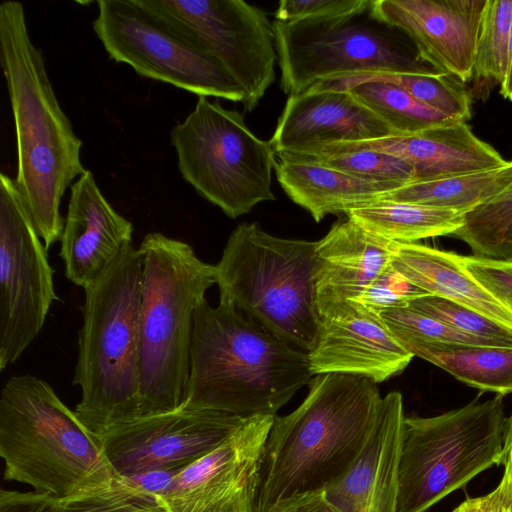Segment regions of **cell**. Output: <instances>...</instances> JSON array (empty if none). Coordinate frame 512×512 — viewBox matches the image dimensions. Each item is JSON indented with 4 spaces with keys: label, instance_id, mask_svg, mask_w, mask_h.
<instances>
[{
    "label": "cell",
    "instance_id": "cell-42",
    "mask_svg": "<svg viewBox=\"0 0 512 512\" xmlns=\"http://www.w3.org/2000/svg\"><path fill=\"white\" fill-rule=\"evenodd\" d=\"M500 498L501 487L498 484L493 491L484 496L466 499L453 512H499Z\"/></svg>",
    "mask_w": 512,
    "mask_h": 512
},
{
    "label": "cell",
    "instance_id": "cell-14",
    "mask_svg": "<svg viewBox=\"0 0 512 512\" xmlns=\"http://www.w3.org/2000/svg\"><path fill=\"white\" fill-rule=\"evenodd\" d=\"M247 419L210 409H179L141 417L100 436L114 471L134 476L186 466L216 449Z\"/></svg>",
    "mask_w": 512,
    "mask_h": 512
},
{
    "label": "cell",
    "instance_id": "cell-18",
    "mask_svg": "<svg viewBox=\"0 0 512 512\" xmlns=\"http://www.w3.org/2000/svg\"><path fill=\"white\" fill-rule=\"evenodd\" d=\"M400 136L347 91L309 88L290 95L270 140L275 153L312 156L335 143Z\"/></svg>",
    "mask_w": 512,
    "mask_h": 512
},
{
    "label": "cell",
    "instance_id": "cell-21",
    "mask_svg": "<svg viewBox=\"0 0 512 512\" xmlns=\"http://www.w3.org/2000/svg\"><path fill=\"white\" fill-rule=\"evenodd\" d=\"M373 150L408 162L415 182L499 168L508 164L496 149L479 139L464 121H455L413 135L328 145L313 156Z\"/></svg>",
    "mask_w": 512,
    "mask_h": 512
},
{
    "label": "cell",
    "instance_id": "cell-25",
    "mask_svg": "<svg viewBox=\"0 0 512 512\" xmlns=\"http://www.w3.org/2000/svg\"><path fill=\"white\" fill-rule=\"evenodd\" d=\"M346 215L368 232L401 243L452 235L464 223V214L455 210L393 200H378Z\"/></svg>",
    "mask_w": 512,
    "mask_h": 512
},
{
    "label": "cell",
    "instance_id": "cell-36",
    "mask_svg": "<svg viewBox=\"0 0 512 512\" xmlns=\"http://www.w3.org/2000/svg\"><path fill=\"white\" fill-rule=\"evenodd\" d=\"M425 295L429 294L401 275L390 262L352 301L379 315L385 310L406 307Z\"/></svg>",
    "mask_w": 512,
    "mask_h": 512
},
{
    "label": "cell",
    "instance_id": "cell-30",
    "mask_svg": "<svg viewBox=\"0 0 512 512\" xmlns=\"http://www.w3.org/2000/svg\"><path fill=\"white\" fill-rule=\"evenodd\" d=\"M463 216L453 237L465 242L473 255L512 261V182Z\"/></svg>",
    "mask_w": 512,
    "mask_h": 512
},
{
    "label": "cell",
    "instance_id": "cell-9",
    "mask_svg": "<svg viewBox=\"0 0 512 512\" xmlns=\"http://www.w3.org/2000/svg\"><path fill=\"white\" fill-rule=\"evenodd\" d=\"M182 178L225 215L236 219L275 200L271 189L276 153L243 115L200 96L170 132Z\"/></svg>",
    "mask_w": 512,
    "mask_h": 512
},
{
    "label": "cell",
    "instance_id": "cell-45",
    "mask_svg": "<svg viewBox=\"0 0 512 512\" xmlns=\"http://www.w3.org/2000/svg\"><path fill=\"white\" fill-rule=\"evenodd\" d=\"M505 446L507 452L512 456V413L506 420Z\"/></svg>",
    "mask_w": 512,
    "mask_h": 512
},
{
    "label": "cell",
    "instance_id": "cell-24",
    "mask_svg": "<svg viewBox=\"0 0 512 512\" xmlns=\"http://www.w3.org/2000/svg\"><path fill=\"white\" fill-rule=\"evenodd\" d=\"M392 266L429 295L469 308L512 330V313L458 261V254L416 243L393 242Z\"/></svg>",
    "mask_w": 512,
    "mask_h": 512
},
{
    "label": "cell",
    "instance_id": "cell-26",
    "mask_svg": "<svg viewBox=\"0 0 512 512\" xmlns=\"http://www.w3.org/2000/svg\"><path fill=\"white\" fill-rule=\"evenodd\" d=\"M512 182V160L505 166L446 178L413 182L380 200L410 202L465 214L499 194Z\"/></svg>",
    "mask_w": 512,
    "mask_h": 512
},
{
    "label": "cell",
    "instance_id": "cell-20",
    "mask_svg": "<svg viewBox=\"0 0 512 512\" xmlns=\"http://www.w3.org/2000/svg\"><path fill=\"white\" fill-rule=\"evenodd\" d=\"M133 225L120 215L87 170L70 187L59 255L74 285L93 281L128 244Z\"/></svg>",
    "mask_w": 512,
    "mask_h": 512
},
{
    "label": "cell",
    "instance_id": "cell-31",
    "mask_svg": "<svg viewBox=\"0 0 512 512\" xmlns=\"http://www.w3.org/2000/svg\"><path fill=\"white\" fill-rule=\"evenodd\" d=\"M53 512H169L163 500L130 477L116 475L102 488L55 499Z\"/></svg>",
    "mask_w": 512,
    "mask_h": 512
},
{
    "label": "cell",
    "instance_id": "cell-32",
    "mask_svg": "<svg viewBox=\"0 0 512 512\" xmlns=\"http://www.w3.org/2000/svg\"><path fill=\"white\" fill-rule=\"evenodd\" d=\"M511 28L512 0H487L473 75L502 83L508 63Z\"/></svg>",
    "mask_w": 512,
    "mask_h": 512
},
{
    "label": "cell",
    "instance_id": "cell-43",
    "mask_svg": "<svg viewBox=\"0 0 512 512\" xmlns=\"http://www.w3.org/2000/svg\"><path fill=\"white\" fill-rule=\"evenodd\" d=\"M505 470L499 483L501 498L499 512H512V456L507 452Z\"/></svg>",
    "mask_w": 512,
    "mask_h": 512
},
{
    "label": "cell",
    "instance_id": "cell-40",
    "mask_svg": "<svg viewBox=\"0 0 512 512\" xmlns=\"http://www.w3.org/2000/svg\"><path fill=\"white\" fill-rule=\"evenodd\" d=\"M182 467L184 466L148 471L142 474L130 476V478L144 489L160 497L168 488L176 473Z\"/></svg>",
    "mask_w": 512,
    "mask_h": 512
},
{
    "label": "cell",
    "instance_id": "cell-16",
    "mask_svg": "<svg viewBox=\"0 0 512 512\" xmlns=\"http://www.w3.org/2000/svg\"><path fill=\"white\" fill-rule=\"evenodd\" d=\"M487 0H374L371 15L401 31L420 60L463 83L473 76Z\"/></svg>",
    "mask_w": 512,
    "mask_h": 512
},
{
    "label": "cell",
    "instance_id": "cell-34",
    "mask_svg": "<svg viewBox=\"0 0 512 512\" xmlns=\"http://www.w3.org/2000/svg\"><path fill=\"white\" fill-rule=\"evenodd\" d=\"M408 306L487 346L512 348V330L450 300L425 295Z\"/></svg>",
    "mask_w": 512,
    "mask_h": 512
},
{
    "label": "cell",
    "instance_id": "cell-6",
    "mask_svg": "<svg viewBox=\"0 0 512 512\" xmlns=\"http://www.w3.org/2000/svg\"><path fill=\"white\" fill-rule=\"evenodd\" d=\"M4 479L63 499L109 485L116 477L101 441L45 380L13 375L0 394Z\"/></svg>",
    "mask_w": 512,
    "mask_h": 512
},
{
    "label": "cell",
    "instance_id": "cell-37",
    "mask_svg": "<svg viewBox=\"0 0 512 512\" xmlns=\"http://www.w3.org/2000/svg\"><path fill=\"white\" fill-rule=\"evenodd\" d=\"M371 4V0H282L275 12V20L351 18L368 12Z\"/></svg>",
    "mask_w": 512,
    "mask_h": 512
},
{
    "label": "cell",
    "instance_id": "cell-12",
    "mask_svg": "<svg viewBox=\"0 0 512 512\" xmlns=\"http://www.w3.org/2000/svg\"><path fill=\"white\" fill-rule=\"evenodd\" d=\"M175 33L216 59L251 112L275 81L277 51L266 13L243 0H137Z\"/></svg>",
    "mask_w": 512,
    "mask_h": 512
},
{
    "label": "cell",
    "instance_id": "cell-19",
    "mask_svg": "<svg viewBox=\"0 0 512 512\" xmlns=\"http://www.w3.org/2000/svg\"><path fill=\"white\" fill-rule=\"evenodd\" d=\"M403 398H382L369 438L348 471L325 492L341 512H397L398 467L404 422Z\"/></svg>",
    "mask_w": 512,
    "mask_h": 512
},
{
    "label": "cell",
    "instance_id": "cell-38",
    "mask_svg": "<svg viewBox=\"0 0 512 512\" xmlns=\"http://www.w3.org/2000/svg\"><path fill=\"white\" fill-rule=\"evenodd\" d=\"M458 261L470 276L512 313V261L459 254Z\"/></svg>",
    "mask_w": 512,
    "mask_h": 512
},
{
    "label": "cell",
    "instance_id": "cell-17",
    "mask_svg": "<svg viewBox=\"0 0 512 512\" xmlns=\"http://www.w3.org/2000/svg\"><path fill=\"white\" fill-rule=\"evenodd\" d=\"M308 354L313 375L341 373L375 383L401 373L414 357L378 314L354 301L321 318L315 347Z\"/></svg>",
    "mask_w": 512,
    "mask_h": 512
},
{
    "label": "cell",
    "instance_id": "cell-35",
    "mask_svg": "<svg viewBox=\"0 0 512 512\" xmlns=\"http://www.w3.org/2000/svg\"><path fill=\"white\" fill-rule=\"evenodd\" d=\"M319 162L362 179L400 188L415 182L413 167L398 157L373 150L312 156Z\"/></svg>",
    "mask_w": 512,
    "mask_h": 512
},
{
    "label": "cell",
    "instance_id": "cell-27",
    "mask_svg": "<svg viewBox=\"0 0 512 512\" xmlns=\"http://www.w3.org/2000/svg\"><path fill=\"white\" fill-rule=\"evenodd\" d=\"M407 350L468 386L502 396L512 393V348L413 346Z\"/></svg>",
    "mask_w": 512,
    "mask_h": 512
},
{
    "label": "cell",
    "instance_id": "cell-3",
    "mask_svg": "<svg viewBox=\"0 0 512 512\" xmlns=\"http://www.w3.org/2000/svg\"><path fill=\"white\" fill-rule=\"evenodd\" d=\"M313 376L308 353L235 307L206 298L197 305L183 409L275 417Z\"/></svg>",
    "mask_w": 512,
    "mask_h": 512
},
{
    "label": "cell",
    "instance_id": "cell-33",
    "mask_svg": "<svg viewBox=\"0 0 512 512\" xmlns=\"http://www.w3.org/2000/svg\"><path fill=\"white\" fill-rule=\"evenodd\" d=\"M379 316L406 349L413 346L439 348L487 346L482 341L462 334L409 306L385 310L379 313Z\"/></svg>",
    "mask_w": 512,
    "mask_h": 512
},
{
    "label": "cell",
    "instance_id": "cell-7",
    "mask_svg": "<svg viewBox=\"0 0 512 512\" xmlns=\"http://www.w3.org/2000/svg\"><path fill=\"white\" fill-rule=\"evenodd\" d=\"M216 267L219 303L291 346L315 347L320 316L315 296L316 242L285 239L257 223H242L230 234Z\"/></svg>",
    "mask_w": 512,
    "mask_h": 512
},
{
    "label": "cell",
    "instance_id": "cell-41",
    "mask_svg": "<svg viewBox=\"0 0 512 512\" xmlns=\"http://www.w3.org/2000/svg\"><path fill=\"white\" fill-rule=\"evenodd\" d=\"M275 512H341L324 496V493L300 497Z\"/></svg>",
    "mask_w": 512,
    "mask_h": 512
},
{
    "label": "cell",
    "instance_id": "cell-13",
    "mask_svg": "<svg viewBox=\"0 0 512 512\" xmlns=\"http://www.w3.org/2000/svg\"><path fill=\"white\" fill-rule=\"evenodd\" d=\"M15 179L0 174V370L40 333L55 300L53 269Z\"/></svg>",
    "mask_w": 512,
    "mask_h": 512
},
{
    "label": "cell",
    "instance_id": "cell-1",
    "mask_svg": "<svg viewBox=\"0 0 512 512\" xmlns=\"http://www.w3.org/2000/svg\"><path fill=\"white\" fill-rule=\"evenodd\" d=\"M382 398L368 378L316 375L303 402L274 418L261 458L256 512H275L337 482L365 446Z\"/></svg>",
    "mask_w": 512,
    "mask_h": 512
},
{
    "label": "cell",
    "instance_id": "cell-8",
    "mask_svg": "<svg viewBox=\"0 0 512 512\" xmlns=\"http://www.w3.org/2000/svg\"><path fill=\"white\" fill-rule=\"evenodd\" d=\"M504 396L432 417L404 418L397 512H425L482 471L505 462Z\"/></svg>",
    "mask_w": 512,
    "mask_h": 512
},
{
    "label": "cell",
    "instance_id": "cell-22",
    "mask_svg": "<svg viewBox=\"0 0 512 512\" xmlns=\"http://www.w3.org/2000/svg\"><path fill=\"white\" fill-rule=\"evenodd\" d=\"M393 241L347 217L316 242L315 296L321 318L356 299L390 263Z\"/></svg>",
    "mask_w": 512,
    "mask_h": 512
},
{
    "label": "cell",
    "instance_id": "cell-11",
    "mask_svg": "<svg viewBox=\"0 0 512 512\" xmlns=\"http://www.w3.org/2000/svg\"><path fill=\"white\" fill-rule=\"evenodd\" d=\"M97 5L93 30L111 60L198 97L244 101L242 89L216 59L175 33L137 0H100Z\"/></svg>",
    "mask_w": 512,
    "mask_h": 512
},
{
    "label": "cell",
    "instance_id": "cell-10",
    "mask_svg": "<svg viewBox=\"0 0 512 512\" xmlns=\"http://www.w3.org/2000/svg\"><path fill=\"white\" fill-rule=\"evenodd\" d=\"M272 24L280 84L289 96L343 77L430 71L407 36L370 10L351 18Z\"/></svg>",
    "mask_w": 512,
    "mask_h": 512
},
{
    "label": "cell",
    "instance_id": "cell-2",
    "mask_svg": "<svg viewBox=\"0 0 512 512\" xmlns=\"http://www.w3.org/2000/svg\"><path fill=\"white\" fill-rule=\"evenodd\" d=\"M0 64L15 126V182L48 250L63 233L62 197L87 170L81 162L82 141L58 102L17 1L0 5Z\"/></svg>",
    "mask_w": 512,
    "mask_h": 512
},
{
    "label": "cell",
    "instance_id": "cell-44",
    "mask_svg": "<svg viewBox=\"0 0 512 512\" xmlns=\"http://www.w3.org/2000/svg\"><path fill=\"white\" fill-rule=\"evenodd\" d=\"M500 94L508 100L512 101V28H511V39H510V48H509V56L508 63L505 72L504 79L500 84Z\"/></svg>",
    "mask_w": 512,
    "mask_h": 512
},
{
    "label": "cell",
    "instance_id": "cell-15",
    "mask_svg": "<svg viewBox=\"0 0 512 512\" xmlns=\"http://www.w3.org/2000/svg\"><path fill=\"white\" fill-rule=\"evenodd\" d=\"M274 416H254L182 467L160 496L169 512H256L262 453Z\"/></svg>",
    "mask_w": 512,
    "mask_h": 512
},
{
    "label": "cell",
    "instance_id": "cell-23",
    "mask_svg": "<svg viewBox=\"0 0 512 512\" xmlns=\"http://www.w3.org/2000/svg\"><path fill=\"white\" fill-rule=\"evenodd\" d=\"M274 170L287 196L316 222L328 214H347L397 189L327 166L307 155L277 153Z\"/></svg>",
    "mask_w": 512,
    "mask_h": 512
},
{
    "label": "cell",
    "instance_id": "cell-5",
    "mask_svg": "<svg viewBox=\"0 0 512 512\" xmlns=\"http://www.w3.org/2000/svg\"><path fill=\"white\" fill-rule=\"evenodd\" d=\"M139 312L140 418L182 408L190 372L194 312L216 284V267L192 246L159 232L144 236Z\"/></svg>",
    "mask_w": 512,
    "mask_h": 512
},
{
    "label": "cell",
    "instance_id": "cell-29",
    "mask_svg": "<svg viewBox=\"0 0 512 512\" xmlns=\"http://www.w3.org/2000/svg\"><path fill=\"white\" fill-rule=\"evenodd\" d=\"M399 135H413L454 120L428 107L404 89L383 81H365L346 90Z\"/></svg>",
    "mask_w": 512,
    "mask_h": 512
},
{
    "label": "cell",
    "instance_id": "cell-39",
    "mask_svg": "<svg viewBox=\"0 0 512 512\" xmlns=\"http://www.w3.org/2000/svg\"><path fill=\"white\" fill-rule=\"evenodd\" d=\"M55 498L36 491H0V512H53Z\"/></svg>",
    "mask_w": 512,
    "mask_h": 512
},
{
    "label": "cell",
    "instance_id": "cell-4",
    "mask_svg": "<svg viewBox=\"0 0 512 512\" xmlns=\"http://www.w3.org/2000/svg\"><path fill=\"white\" fill-rule=\"evenodd\" d=\"M142 279V254L131 243L84 287L72 380L81 399L74 412L98 437L140 418Z\"/></svg>",
    "mask_w": 512,
    "mask_h": 512
},
{
    "label": "cell",
    "instance_id": "cell-28",
    "mask_svg": "<svg viewBox=\"0 0 512 512\" xmlns=\"http://www.w3.org/2000/svg\"><path fill=\"white\" fill-rule=\"evenodd\" d=\"M365 81H383L399 86L419 102L454 120L466 122L471 118V99L463 82L450 74L433 70L362 74L319 82L312 88L344 91Z\"/></svg>",
    "mask_w": 512,
    "mask_h": 512
}]
</instances>
